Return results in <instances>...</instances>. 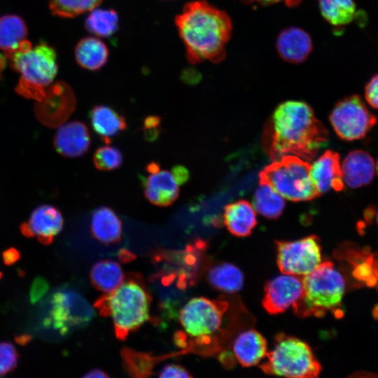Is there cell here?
Segmentation results:
<instances>
[{
	"label": "cell",
	"instance_id": "6da1fadb",
	"mask_svg": "<svg viewBox=\"0 0 378 378\" xmlns=\"http://www.w3.org/2000/svg\"><path fill=\"white\" fill-rule=\"evenodd\" d=\"M328 142L326 127L308 104L299 101L279 105L263 131V148L273 161L285 155L312 161Z\"/></svg>",
	"mask_w": 378,
	"mask_h": 378
},
{
	"label": "cell",
	"instance_id": "7a4b0ae2",
	"mask_svg": "<svg viewBox=\"0 0 378 378\" xmlns=\"http://www.w3.org/2000/svg\"><path fill=\"white\" fill-rule=\"evenodd\" d=\"M230 302L204 297L190 299L179 312L183 332L176 336V342L185 347L184 352L213 356L227 352L234 339L237 327L227 323Z\"/></svg>",
	"mask_w": 378,
	"mask_h": 378
},
{
	"label": "cell",
	"instance_id": "3957f363",
	"mask_svg": "<svg viewBox=\"0 0 378 378\" xmlns=\"http://www.w3.org/2000/svg\"><path fill=\"white\" fill-rule=\"evenodd\" d=\"M175 24L191 64L224 59L232 29L225 11L203 0L190 1L176 16Z\"/></svg>",
	"mask_w": 378,
	"mask_h": 378
},
{
	"label": "cell",
	"instance_id": "277c9868",
	"mask_svg": "<svg viewBox=\"0 0 378 378\" xmlns=\"http://www.w3.org/2000/svg\"><path fill=\"white\" fill-rule=\"evenodd\" d=\"M302 281V295L293 307L298 316L322 317L327 312H331L335 317L342 316L346 284L343 275L332 262H321L303 276Z\"/></svg>",
	"mask_w": 378,
	"mask_h": 378
},
{
	"label": "cell",
	"instance_id": "5b68a950",
	"mask_svg": "<svg viewBox=\"0 0 378 378\" xmlns=\"http://www.w3.org/2000/svg\"><path fill=\"white\" fill-rule=\"evenodd\" d=\"M150 303V296L140 281L127 280L96 306L102 314L111 316L116 337L124 340L148 320Z\"/></svg>",
	"mask_w": 378,
	"mask_h": 378
},
{
	"label": "cell",
	"instance_id": "8992f818",
	"mask_svg": "<svg viewBox=\"0 0 378 378\" xmlns=\"http://www.w3.org/2000/svg\"><path fill=\"white\" fill-rule=\"evenodd\" d=\"M260 365L265 374L285 378H317L321 366L304 341L284 333L275 336L274 346Z\"/></svg>",
	"mask_w": 378,
	"mask_h": 378
},
{
	"label": "cell",
	"instance_id": "52a82bcc",
	"mask_svg": "<svg viewBox=\"0 0 378 378\" xmlns=\"http://www.w3.org/2000/svg\"><path fill=\"white\" fill-rule=\"evenodd\" d=\"M7 58L20 74L18 91L27 97L42 99L57 73L55 49L43 42L28 50L15 52Z\"/></svg>",
	"mask_w": 378,
	"mask_h": 378
},
{
	"label": "cell",
	"instance_id": "ba28073f",
	"mask_svg": "<svg viewBox=\"0 0 378 378\" xmlns=\"http://www.w3.org/2000/svg\"><path fill=\"white\" fill-rule=\"evenodd\" d=\"M311 165L299 157L285 155L260 171L259 182L270 184L284 199L311 200L320 195L311 178Z\"/></svg>",
	"mask_w": 378,
	"mask_h": 378
},
{
	"label": "cell",
	"instance_id": "9c48e42d",
	"mask_svg": "<svg viewBox=\"0 0 378 378\" xmlns=\"http://www.w3.org/2000/svg\"><path fill=\"white\" fill-rule=\"evenodd\" d=\"M48 302L43 323L62 335L88 325L95 315L93 307L85 298L68 288L54 291Z\"/></svg>",
	"mask_w": 378,
	"mask_h": 378
},
{
	"label": "cell",
	"instance_id": "30bf717a",
	"mask_svg": "<svg viewBox=\"0 0 378 378\" xmlns=\"http://www.w3.org/2000/svg\"><path fill=\"white\" fill-rule=\"evenodd\" d=\"M276 262L282 273L304 276L321 262V246L316 235L295 241H276Z\"/></svg>",
	"mask_w": 378,
	"mask_h": 378
},
{
	"label": "cell",
	"instance_id": "8fae6325",
	"mask_svg": "<svg viewBox=\"0 0 378 378\" xmlns=\"http://www.w3.org/2000/svg\"><path fill=\"white\" fill-rule=\"evenodd\" d=\"M330 121L341 139L354 141L365 137L377 119L359 96L351 95L336 104Z\"/></svg>",
	"mask_w": 378,
	"mask_h": 378
},
{
	"label": "cell",
	"instance_id": "7c38bea8",
	"mask_svg": "<svg viewBox=\"0 0 378 378\" xmlns=\"http://www.w3.org/2000/svg\"><path fill=\"white\" fill-rule=\"evenodd\" d=\"M302 277L283 273L268 281L264 288L262 306L270 314L284 312L300 299Z\"/></svg>",
	"mask_w": 378,
	"mask_h": 378
},
{
	"label": "cell",
	"instance_id": "4fadbf2b",
	"mask_svg": "<svg viewBox=\"0 0 378 378\" xmlns=\"http://www.w3.org/2000/svg\"><path fill=\"white\" fill-rule=\"evenodd\" d=\"M64 219L60 211L50 204L36 207L28 220L20 225L22 234L29 238H36L44 245L50 244L61 232Z\"/></svg>",
	"mask_w": 378,
	"mask_h": 378
},
{
	"label": "cell",
	"instance_id": "5bb4252c",
	"mask_svg": "<svg viewBox=\"0 0 378 378\" xmlns=\"http://www.w3.org/2000/svg\"><path fill=\"white\" fill-rule=\"evenodd\" d=\"M146 169L149 174L143 178L146 199L158 206L172 204L179 195V185L172 173L161 169L160 164L155 162L149 163Z\"/></svg>",
	"mask_w": 378,
	"mask_h": 378
},
{
	"label": "cell",
	"instance_id": "9a60e30c",
	"mask_svg": "<svg viewBox=\"0 0 378 378\" xmlns=\"http://www.w3.org/2000/svg\"><path fill=\"white\" fill-rule=\"evenodd\" d=\"M90 144L91 137L87 125L78 120L59 127L53 140L56 151L63 157L71 158L83 155Z\"/></svg>",
	"mask_w": 378,
	"mask_h": 378
},
{
	"label": "cell",
	"instance_id": "2e32d148",
	"mask_svg": "<svg viewBox=\"0 0 378 378\" xmlns=\"http://www.w3.org/2000/svg\"><path fill=\"white\" fill-rule=\"evenodd\" d=\"M312 183L319 195L330 189L342 190L344 187L340 155L328 150L311 165Z\"/></svg>",
	"mask_w": 378,
	"mask_h": 378
},
{
	"label": "cell",
	"instance_id": "e0dca14e",
	"mask_svg": "<svg viewBox=\"0 0 378 378\" xmlns=\"http://www.w3.org/2000/svg\"><path fill=\"white\" fill-rule=\"evenodd\" d=\"M310 36L298 27H289L279 34L276 47L280 57L286 62H303L312 50Z\"/></svg>",
	"mask_w": 378,
	"mask_h": 378
},
{
	"label": "cell",
	"instance_id": "ac0fdd59",
	"mask_svg": "<svg viewBox=\"0 0 378 378\" xmlns=\"http://www.w3.org/2000/svg\"><path fill=\"white\" fill-rule=\"evenodd\" d=\"M230 346L235 359L244 367L257 365L267 353L266 340L254 329L239 332L234 337Z\"/></svg>",
	"mask_w": 378,
	"mask_h": 378
},
{
	"label": "cell",
	"instance_id": "d6986e66",
	"mask_svg": "<svg viewBox=\"0 0 378 378\" xmlns=\"http://www.w3.org/2000/svg\"><path fill=\"white\" fill-rule=\"evenodd\" d=\"M342 167L343 181L350 188L368 185L374 174V162L372 156L364 150L349 153L343 160Z\"/></svg>",
	"mask_w": 378,
	"mask_h": 378
},
{
	"label": "cell",
	"instance_id": "ffe728a7",
	"mask_svg": "<svg viewBox=\"0 0 378 378\" xmlns=\"http://www.w3.org/2000/svg\"><path fill=\"white\" fill-rule=\"evenodd\" d=\"M224 224L227 230L236 237L250 235L257 225L255 210L246 200H238L225 206Z\"/></svg>",
	"mask_w": 378,
	"mask_h": 378
},
{
	"label": "cell",
	"instance_id": "44dd1931",
	"mask_svg": "<svg viewBox=\"0 0 378 378\" xmlns=\"http://www.w3.org/2000/svg\"><path fill=\"white\" fill-rule=\"evenodd\" d=\"M90 230L99 241L105 244H114L120 240L122 222L113 209L100 206L92 214Z\"/></svg>",
	"mask_w": 378,
	"mask_h": 378
},
{
	"label": "cell",
	"instance_id": "7402d4cb",
	"mask_svg": "<svg viewBox=\"0 0 378 378\" xmlns=\"http://www.w3.org/2000/svg\"><path fill=\"white\" fill-rule=\"evenodd\" d=\"M89 117L94 132L106 144L127 127L125 118L106 105L94 106L90 111Z\"/></svg>",
	"mask_w": 378,
	"mask_h": 378
},
{
	"label": "cell",
	"instance_id": "603a6c76",
	"mask_svg": "<svg viewBox=\"0 0 378 378\" xmlns=\"http://www.w3.org/2000/svg\"><path fill=\"white\" fill-rule=\"evenodd\" d=\"M75 58L82 68L97 71L106 64L108 50L106 44L98 38L86 36L78 42L75 48Z\"/></svg>",
	"mask_w": 378,
	"mask_h": 378
},
{
	"label": "cell",
	"instance_id": "cb8c5ba5",
	"mask_svg": "<svg viewBox=\"0 0 378 378\" xmlns=\"http://www.w3.org/2000/svg\"><path fill=\"white\" fill-rule=\"evenodd\" d=\"M90 277L93 286L106 294L114 291L125 281L120 265L112 260L95 262L90 269Z\"/></svg>",
	"mask_w": 378,
	"mask_h": 378
},
{
	"label": "cell",
	"instance_id": "d4e9b609",
	"mask_svg": "<svg viewBox=\"0 0 378 378\" xmlns=\"http://www.w3.org/2000/svg\"><path fill=\"white\" fill-rule=\"evenodd\" d=\"M207 280L215 289L227 293L239 291L244 285L241 271L230 262H222L211 267L207 273Z\"/></svg>",
	"mask_w": 378,
	"mask_h": 378
},
{
	"label": "cell",
	"instance_id": "484cf974",
	"mask_svg": "<svg viewBox=\"0 0 378 378\" xmlns=\"http://www.w3.org/2000/svg\"><path fill=\"white\" fill-rule=\"evenodd\" d=\"M27 35V26L20 17L6 15L0 18V49L4 52L6 57L17 50Z\"/></svg>",
	"mask_w": 378,
	"mask_h": 378
},
{
	"label": "cell",
	"instance_id": "4316f807",
	"mask_svg": "<svg viewBox=\"0 0 378 378\" xmlns=\"http://www.w3.org/2000/svg\"><path fill=\"white\" fill-rule=\"evenodd\" d=\"M253 208L269 219L278 218L285 207L284 198L270 184L259 182L253 196Z\"/></svg>",
	"mask_w": 378,
	"mask_h": 378
},
{
	"label": "cell",
	"instance_id": "83f0119b",
	"mask_svg": "<svg viewBox=\"0 0 378 378\" xmlns=\"http://www.w3.org/2000/svg\"><path fill=\"white\" fill-rule=\"evenodd\" d=\"M323 17L332 25L342 26L350 23L356 12L354 0H318Z\"/></svg>",
	"mask_w": 378,
	"mask_h": 378
},
{
	"label": "cell",
	"instance_id": "f1b7e54d",
	"mask_svg": "<svg viewBox=\"0 0 378 378\" xmlns=\"http://www.w3.org/2000/svg\"><path fill=\"white\" fill-rule=\"evenodd\" d=\"M87 30L99 37H108L118 28V15L113 9L94 8L85 22Z\"/></svg>",
	"mask_w": 378,
	"mask_h": 378
},
{
	"label": "cell",
	"instance_id": "f546056e",
	"mask_svg": "<svg viewBox=\"0 0 378 378\" xmlns=\"http://www.w3.org/2000/svg\"><path fill=\"white\" fill-rule=\"evenodd\" d=\"M103 0H50V9L54 15L74 18L96 8Z\"/></svg>",
	"mask_w": 378,
	"mask_h": 378
},
{
	"label": "cell",
	"instance_id": "4dcf8cb0",
	"mask_svg": "<svg viewBox=\"0 0 378 378\" xmlns=\"http://www.w3.org/2000/svg\"><path fill=\"white\" fill-rule=\"evenodd\" d=\"M92 160L96 169L100 171H112L122 165L123 156L118 148L105 145L95 150Z\"/></svg>",
	"mask_w": 378,
	"mask_h": 378
},
{
	"label": "cell",
	"instance_id": "1f68e13d",
	"mask_svg": "<svg viewBox=\"0 0 378 378\" xmlns=\"http://www.w3.org/2000/svg\"><path fill=\"white\" fill-rule=\"evenodd\" d=\"M18 353L15 346L9 342H0V376L13 371L18 365Z\"/></svg>",
	"mask_w": 378,
	"mask_h": 378
},
{
	"label": "cell",
	"instance_id": "d6a6232c",
	"mask_svg": "<svg viewBox=\"0 0 378 378\" xmlns=\"http://www.w3.org/2000/svg\"><path fill=\"white\" fill-rule=\"evenodd\" d=\"M49 289L48 281L41 276H37L32 282L29 291V300L32 304L43 298Z\"/></svg>",
	"mask_w": 378,
	"mask_h": 378
},
{
	"label": "cell",
	"instance_id": "836d02e7",
	"mask_svg": "<svg viewBox=\"0 0 378 378\" xmlns=\"http://www.w3.org/2000/svg\"><path fill=\"white\" fill-rule=\"evenodd\" d=\"M158 378H192V377L183 366L177 364H169L164 366Z\"/></svg>",
	"mask_w": 378,
	"mask_h": 378
},
{
	"label": "cell",
	"instance_id": "e575fe53",
	"mask_svg": "<svg viewBox=\"0 0 378 378\" xmlns=\"http://www.w3.org/2000/svg\"><path fill=\"white\" fill-rule=\"evenodd\" d=\"M365 97L371 106L378 109V74L372 77L366 85Z\"/></svg>",
	"mask_w": 378,
	"mask_h": 378
},
{
	"label": "cell",
	"instance_id": "d590c367",
	"mask_svg": "<svg viewBox=\"0 0 378 378\" xmlns=\"http://www.w3.org/2000/svg\"><path fill=\"white\" fill-rule=\"evenodd\" d=\"M160 118L156 115H150L145 118L144 122V130L146 138L148 140H154L159 134Z\"/></svg>",
	"mask_w": 378,
	"mask_h": 378
},
{
	"label": "cell",
	"instance_id": "8d00e7d4",
	"mask_svg": "<svg viewBox=\"0 0 378 378\" xmlns=\"http://www.w3.org/2000/svg\"><path fill=\"white\" fill-rule=\"evenodd\" d=\"M171 172L179 186L186 183L190 177L188 169L181 165L174 167Z\"/></svg>",
	"mask_w": 378,
	"mask_h": 378
},
{
	"label": "cell",
	"instance_id": "74e56055",
	"mask_svg": "<svg viewBox=\"0 0 378 378\" xmlns=\"http://www.w3.org/2000/svg\"><path fill=\"white\" fill-rule=\"evenodd\" d=\"M240 1L248 4L256 2L260 4H263V5L272 4L283 1L286 4V6H288L290 7L298 5L301 1V0H240Z\"/></svg>",
	"mask_w": 378,
	"mask_h": 378
},
{
	"label": "cell",
	"instance_id": "f35d334b",
	"mask_svg": "<svg viewBox=\"0 0 378 378\" xmlns=\"http://www.w3.org/2000/svg\"><path fill=\"white\" fill-rule=\"evenodd\" d=\"M19 258V252L15 248H9L3 253V259L6 265H11L15 262Z\"/></svg>",
	"mask_w": 378,
	"mask_h": 378
},
{
	"label": "cell",
	"instance_id": "ab89813d",
	"mask_svg": "<svg viewBox=\"0 0 378 378\" xmlns=\"http://www.w3.org/2000/svg\"><path fill=\"white\" fill-rule=\"evenodd\" d=\"M346 378H378V374L368 371H356L348 375Z\"/></svg>",
	"mask_w": 378,
	"mask_h": 378
},
{
	"label": "cell",
	"instance_id": "60d3db41",
	"mask_svg": "<svg viewBox=\"0 0 378 378\" xmlns=\"http://www.w3.org/2000/svg\"><path fill=\"white\" fill-rule=\"evenodd\" d=\"M82 378H110V377L102 370L94 369L86 373Z\"/></svg>",
	"mask_w": 378,
	"mask_h": 378
},
{
	"label": "cell",
	"instance_id": "b9f144b4",
	"mask_svg": "<svg viewBox=\"0 0 378 378\" xmlns=\"http://www.w3.org/2000/svg\"><path fill=\"white\" fill-rule=\"evenodd\" d=\"M6 57H3L1 55H0V71L4 69L5 66V59Z\"/></svg>",
	"mask_w": 378,
	"mask_h": 378
},
{
	"label": "cell",
	"instance_id": "7bdbcfd3",
	"mask_svg": "<svg viewBox=\"0 0 378 378\" xmlns=\"http://www.w3.org/2000/svg\"><path fill=\"white\" fill-rule=\"evenodd\" d=\"M376 169H377V172L378 174V160H377V162Z\"/></svg>",
	"mask_w": 378,
	"mask_h": 378
},
{
	"label": "cell",
	"instance_id": "ee69618b",
	"mask_svg": "<svg viewBox=\"0 0 378 378\" xmlns=\"http://www.w3.org/2000/svg\"><path fill=\"white\" fill-rule=\"evenodd\" d=\"M376 220H377V223L378 224V211L377 212Z\"/></svg>",
	"mask_w": 378,
	"mask_h": 378
},
{
	"label": "cell",
	"instance_id": "f6af8a7d",
	"mask_svg": "<svg viewBox=\"0 0 378 378\" xmlns=\"http://www.w3.org/2000/svg\"><path fill=\"white\" fill-rule=\"evenodd\" d=\"M1 276H2V274H1V272H0V279H1Z\"/></svg>",
	"mask_w": 378,
	"mask_h": 378
}]
</instances>
